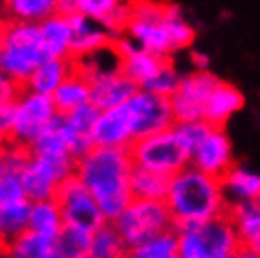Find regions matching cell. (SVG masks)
Masks as SVG:
<instances>
[{"instance_id": "20", "label": "cell", "mask_w": 260, "mask_h": 258, "mask_svg": "<svg viewBox=\"0 0 260 258\" xmlns=\"http://www.w3.org/2000/svg\"><path fill=\"white\" fill-rule=\"evenodd\" d=\"M74 72H76V60L74 58L47 57L32 72V76L26 79L25 87L30 90H36V92L53 94L60 85L64 83V79L70 78Z\"/></svg>"}, {"instance_id": "8", "label": "cell", "mask_w": 260, "mask_h": 258, "mask_svg": "<svg viewBox=\"0 0 260 258\" xmlns=\"http://www.w3.org/2000/svg\"><path fill=\"white\" fill-rule=\"evenodd\" d=\"M130 8H132V17H130L126 34L145 49L164 55V57H172L174 49H172L166 25H164L166 2L130 0Z\"/></svg>"}, {"instance_id": "37", "label": "cell", "mask_w": 260, "mask_h": 258, "mask_svg": "<svg viewBox=\"0 0 260 258\" xmlns=\"http://www.w3.org/2000/svg\"><path fill=\"white\" fill-rule=\"evenodd\" d=\"M100 108H96L92 102H87L83 106H79L76 110L68 111L64 113L66 115V121L70 124L72 128L76 130L78 134H87L91 136L92 132V126L96 123V119L100 117Z\"/></svg>"}, {"instance_id": "32", "label": "cell", "mask_w": 260, "mask_h": 258, "mask_svg": "<svg viewBox=\"0 0 260 258\" xmlns=\"http://www.w3.org/2000/svg\"><path fill=\"white\" fill-rule=\"evenodd\" d=\"M164 25H166V30H168L174 53L189 49L190 45H192L196 30L194 26L187 21V17L183 15L179 6L166 2V8H164Z\"/></svg>"}, {"instance_id": "33", "label": "cell", "mask_w": 260, "mask_h": 258, "mask_svg": "<svg viewBox=\"0 0 260 258\" xmlns=\"http://www.w3.org/2000/svg\"><path fill=\"white\" fill-rule=\"evenodd\" d=\"M134 258H179V234L176 228L164 230L128 252Z\"/></svg>"}, {"instance_id": "35", "label": "cell", "mask_w": 260, "mask_h": 258, "mask_svg": "<svg viewBox=\"0 0 260 258\" xmlns=\"http://www.w3.org/2000/svg\"><path fill=\"white\" fill-rule=\"evenodd\" d=\"M172 128L176 130V134L179 136V140L185 143V147L190 151H194L202 143V140L211 132L213 124L208 123L206 119H196V121H176Z\"/></svg>"}, {"instance_id": "29", "label": "cell", "mask_w": 260, "mask_h": 258, "mask_svg": "<svg viewBox=\"0 0 260 258\" xmlns=\"http://www.w3.org/2000/svg\"><path fill=\"white\" fill-rule=\"evenodd\" d=\"M57 13V0H4L6 19L42 23Z\"/></svg>"}, {"instance_id": "38", "label": "cell", "mask_w": 260, "mask_h": 258, "mask_svg": "<svg viewBox=\"0 0 260 258\" xmlns=\"http://www.w3.org/2000/svg\"><path fill=\"white\" fill-rule=\"evenodd\" d=\"M28 200L19 175H0V206H12Z\"/></svg>"}, {"instance_id": "9", "label": "cell", "mask_w": 260, "mask_h": 258, "mask_svg": "<svg viewBox=\"0 0 260 258\" xmlns=\"http://www.w3.org/2000/svg\"><path fill=\"white\" fill-rule=\"evenodd\" d=\"M55 200L60 207L64 224L79 226L89 232H94L110 220L102 211L96 198L92 196V192L85 187L83 181L76 174L66 177L60 183Z\"/></svg>"}, {"instance_id": "24", "label": "cell", "mask_w": 260, "mask_h": 258, "mask_svg": "<svg viewBox=\"0 0 260 258\" xmlns=\"http://www.w3.org/2000/svg\"><path fill=\"white\" fill-rule=\"evenodd\" d=\"M2 254L12 258H55V239L26 230L2 245Z\"/></svg>"}, {"instance_id": "18", "label": "cell", "mask_w": 260, "mask_h": 258, "mask_svg": "<svg viewBox=\"0 0 260 258\" xmlns=\"http://www.w3.org/2000/svg\"><path fill=\"white\" fill-rule=\"evenodd\" d=\"M140 89V85L121 72L106 74L91 81V102L100 110H110L124 104Z\"/></svg>"}, {"instance_id": "41", "label": "cell", "mask_w": 260, "mask_h": 258, "mask_svg": "<svg viewBox=\"0 0 260 258\" xmlns=\"http://www.w3.org/2000/svg\"><path fill=\"white\" fill-rule=\"evenodd\" d=\"M81 12V0H57V13L70 17Z\"/></svg>"}, {"instance_id": "21", "label": "cell", "mask_w": 260, "mask_h": 258, "mask_svg": "<svg viewBox=\"0 0 260 258\" xmlns=\"http://www.w3.org/2000/svg\"><path fill=\"white\" fill-rule=\"evenodd\" d=\"M243 104H245V96L241 94V90L236 85L219 81V85L209 94L204 119L213 126H224L228 119L243 108Z\"/></svg>"}, {"instance_id": "40", "label": "cell", "mask_w": 260, "mask_h": 258, "mask_svg": "<svg viewBox=\"0 0 260 258\" xmlns=\"http://www.w3.org/2000/svg\"><path fill=\"white\" fill-rule=\"evenodd\" d=\"M25 85H21L19 81L8 78L2 74V79H0V102H12V100H17V96L21 94Z\"/></svg>"}, {"instance_id": "15", "label": "cell", "mask_w": 260, "mask_h": 258, "mask_svg": "<svg viewBox=\"0 0 260 258\" xmlns=\"http://www.w3.org/2000/svg\"><path fill=\"white\" fill-rule=\"evenodd\" d=\"M68 175L55 166L53 162L40 158V156H32L25 172L21 174V181L25 185L26 196L30 202H40V200H51L57 196L60 183L66 179Z\"/></svg>"}, {"instance_id": "12", "label": "cell", "mask_w": 260, "mask_h": 258, "mask_svg": "<svg viewBox=\"0 0 260 258\" xmlns=\"http://www.w3.org/2000/svg\"><path fill=\"white\" fill-rule=\"evenodd\" d=\"M190 166L204 174L222 179L236 166L232 142L224 132V126H213L198 147L190 155Z\"/></svg>"}, {"instance_id": "25", "label": "cell", "mask_w": 260, "mask_h": 258, "mask_svg": "<svg viewBox=\"0 0 260 258\" xmlns=\"http://www.w3.org/2000/svg\"><path fill=\"white\" fill-rule=\"evenodd\" d=\"M51 96L55 100L59 113H68V111L76 110L83 104L91 102V83L76 66V72L70 78L64 79V83L60 85Z\"/></svg>"}, {"instance_id": "36", "label": "cell", "mask_w": 260, "mask_h": 258, "mask_svg": "<svg viewBox=\"0 0 260 258\" xmlns=\"http://www.w3.org/2000/svg\"><path fill=\"white\" fill-rule=\"evenodd\" d=\"M183 76H179V72L176 70V66L172 62V58L166 60V64L156 72V76L143 85L142 89H147L151 92H156V94H162V96H172L176 92L177 85L181 81Z\"/></svg>"}, {"instance_id": "5", "label": "cell", "mask_w": 260, "mask_h": 258, "mask_svg": "<svg viewBox=\"0 0 260 258\" xmlns=\"http://www.w3.org/2000/svg\"><path fill=\"white\" fill-rule=\"evenodd\" d=\"M111 222L123 236L128 252L155 238L156 234L174 228V217L166 200L145 198H132V202L123 209V213Z\"/></svg>"}, {"instance_id": "16", "label": "cell", "mask_w": 260, "mask_h": 258, "mask_svg": "<svg viewBox=\"0 0 260 258\" xmlns=\"http://www.w3.org/2000/svg\"><path fill=\"white\" fill-rule=\"evenodd\" d=\"M68 21H70L72 33H74L70 53L72 58L87 57V55L102 49L106 45H110L115 40L102 23H98L96 19H92L81 12L70 15Z\"/></svg>"}, {"instance_id": "11", "label": "cell", "mask_w": 260, "mask_h": 258, "mask_svg": "<svg viewBox=\"0 0 260 258\" xmlns=\"http://www.w3.org/2000/svg\"><path fill=\"white\" fill-rule=\"evenodd\" d=\"M128 106L132 111V119H134L136 140L143 136L155 134V132L168 130L176 123L170 96H162V94H156V92L140 87L128 100Z\"/></svg>"}, {"instance_id": "2", "label": "cell", "mask_w": 260, "mask_h": 258, "mask_svg": "<svg viewBox=\"0 0 260 258\" xmlns=\"http://www.w3.org/2000/svg\"><path fill=\"white\" fill-rule=\"evenodd\" d=\"M166 204L172 211L174 222L209 220L228 213L222 181L204 174L194 166H187L170 179Z\"/></svg>"}, {"instance_id": "34", "label": "cell", "mask_w": 260, "mask_h": 258, "mask_svg": "<svg viewBox=\"0 0 260 258\" xmlns=\"http://www.w3.org/2000/svg\"><path fill=\"white\" fill-rule=\"evenodd\" d=\"M32 158L30 147L15 145V143H4L2 155H0V175H19L25 172L28 162Z\"/></svg>"}, {"instance_id": "17", "label": "cell", "mask_w": 260, "mask_h": 258, "mask_svg": "<svg viewBox=\"0 0 260 258\" xmlns=\"http://www.w3.org/2000/svg\"><path fill=\"white\" fill-rule=\"evenodd\" d=\"M221 181L228 202V211L236 206L260 209V174L236 164Z\"/></svg>"}, {"instance_id": "10", "label": "cell", "mask_w": 260, "mask_h": 258, "mask_svg": "<svg viewBox=\"0 0 260 258\" xmlns=\"http://www.w3.org/2000/svg\"><path fill=\"white\" fill-rule=\"evenodd\" d=\"M221 79L209 70H196L183 76L176 92L170 96L176 121H196L204 119L209 94Z\"/></svg>"}, {"instance_id": "13", "label": "cell", "mask_w": 260, "mask_h": 258, "mask_svg": "<svg viewBox=\"0 0 260 258\" xmlns=\"http://www.w3.org/2000/svg\"><path fill=\"white\" fill-rule=\"evenodd\" d=\"M91 136L94 145L98 147L130 149V145L136 142V132H134V119L128 100L115 108L100 111Z\"/></svg>"}, {"instance_id": "28", "label": "cell", "mask_w": 260, "mask_h": 258, "mask_svg": "<svg viewBox=\"0 0 260 258\" xmlns=\"http://www.w3.org/2000/svg\"><path fill=\"white\" fill-rule=\"evenodd\" d=\"M62 226H64V219H62L60 207L55 198L32 202V206H30V224H28L30 230L51 239H57Z\"/></svg>"}, {"instance_id": "26", "label": "cell", "mask_w": 260, "mask_h": 258, "mask_svg": "<svg viewBox=\"0 0 260 258\" xmlns=\"http://www.w3.org/2000/svg\"><path fill=\"white\" fill-rule=\"evenodd\" d=\"M168 175H162L153 170L136 166L130 174V190L134 198H145V200H166L170 188Z\"/></svg>"}, {"instance_id": "6", "label": "cell", "mask_w": 260, "mask_h": 258, "mask_svg": "<svg viewBox=\"0 0 260 258\" xmlns=\"http://www.w3.org/2000/svg\"><path fill=\"white\" fill-rule=\"evenodd\" d=\"M128 151L136 166L153 170L168 177H174L190 166V151L185 147L174 128L138 138Z\"/></svg>"}, {"instance_id": "27", "label": "cell", "mask_w": 260, "mask_h": 258, "mask_svg": "<svg viewBox=\"0 0 260 258\" xmlns=\"http://www.w3.org/2000/svg\"><path fill=\"white\" fill-rule=\"evenodd\" d=\"M92 232L79 226L64 224L55 239V258H89Z\"/></svg>"}, {"instance_id": "4", "label": "cell", "mask_w": 260, "mask_h": 258, "mask_svg": "<svg viewBox=\"0 0 260 258\" xmlns=\"http://www.w3.org/2000/svg\"><path fill=\"white\" fill-rule=\"evenodd\" d=\"M40 23L6 19L0 34V70L4 76L26 83L32 72L44 62Z\"/></svg>"}, {"instance_id": "3", "label": "cell", "mask_w": 260, "mask_h": 258, "mask_svg": "<svg viewBox=\"0 0 260 258\" xmlns=\"http://www.w3.org/2000/svg\"><path fill=\"white\" fill-rule=\"evenodd\" d=\"M179 234V258H234L241 247L230 213L209 220L174 222Z\"/></svg>"}, {"instance_id": "39", "label": "cell", "mask_w": 260, "mask_h": 258, "mask_svg": "<svg viewBox=\"0 0 260 258\" xmlns=\"http://www.w3.org/2000/svg\"><path fill=\"white\" fill-rule=\"evenodd\" d=\"M13 121H15V100L0 102V136H2V142L12 132Z\"/></svg>"}, {"instance_id": "30", "label": "cell", "mask_w": 260, "mask_h": 258, "mask_svg": "<svg viewBox=\"0 0 260 258\" xmlns=\"http://www.w3.org/2000/svg\"><path fill=\"white\" fill-rule=\"evenodd\" d=\"M128 256V247L115 224L108 220L92 232L91 256L89 258H123Z\"/></svg>"}, {"instance_id": "42", "label": "cell", "mask_w": 260, "mask_h": 258, "mask_svg": "<svg viewBox=\"0 0 260 258\" xmlns=\"http://www.w3.org/2000/svg\"><path fill=\"white\" fill-rule=\"evenodd\" d=\"M190 57H192V64H194L196 70H208V66H209L208 55L194 51V53H190Z\"/></svg>"}, {"instance_id": "23", "label": "cell", "mask_w": 260, "mask_h": 258, "mask_svg": "<svg viewBox=\"0 0 260 258\" xmlns=\"http://www.w3.org/2000/svg\"><path fill=\"white\" fill-rule=\"evenodd\" d=\"M40 28H42V45H44L46 57H70L74 33H72V25L66 15L55 13L46 21H42Z\"/></svg>"}, {"instance_id": "14", "label": "cell", "mask_w": 260, "mask_h": 258, "mask_svg": "<svg viewBox=\"0 0 260 258\" xmlns=\"http://www.w3.org/2000/svg\"><path fill=\"white\" fill-rule=\"evenodd\" d=\"M115 45L121 53V70H123V74H126L140 87H143L153 76H156V72L166 64V60L172 58L138 45L126 33L115 38Z\"/></svg>"}, {"instance_id": "19", "label": "cell", "mask_w": 260, "mask_h": 258, "mask_svg": "<svg viewBox=\"0 0 260 258\" xmlns=\"http://www.w3.org/2000/svg\"><path fill=\"white\" fill-rule=\"evenodd\" d=\"M81 13L102 23L117 38L128 28L132 8L126 0H81Z\"/></svg>"}, {"instance_id": "7", "label": "cell", "mask_w": 260, "mask_h": 258, "mask_svg": "<svg viewBox=\"0 0 260 258\" xmlns=\"http://www.w3.org/2000/svg\"><path fill=\"white\" fill-rule=\"evenodd\" d=\"M59 110L51 94L36 92L23 87L21 94L15 100V121L13 128L2 143H15L30 147L46 126L57 117Z\"/></svg>"}, {"instance_id": "22", "label": "cell", "mask_w": 260, "mask_h": 258, "mask_svg": "<svg viewBox=\"0 0 260 258\" xmlns=\"http://www.w3.org/2000/svg\"><path fill=\"white\" fill-rule=\"evenodd\" d=\"M240 239V256L260 258V209L247 206H236L230 211Z\"/></svg>"}, {"instance_id": "31", "label": "cell", "mask_w": 260, "mask_h": 258, "mask_svg": "<svg viewBox=\"0 0 260 258\" xmlns=\"http://www.w3.org/2000/svg\"><path fill=\"white\" fill-rule=\"evenodd\" d=\"M30 206H32L30 200L12 204V206H0V241H2V245L28 230Z\"/></svg>"}, {"instance_id": "1", "label": "cell", "mask_w": 260, "mask_h": 258, "mask_svg": "<svg viewBox=\"0 0 260 258\" xmlns=\"http://www.w3.org/2000/svg\"><path fill=\"white\" fill-rule=\"evenodd\" d=\"M134 162L128 149L94 147L78 160L76 175L92 192L102 211L110 220H115L132 202L130 174Z\"/></svg>"}]
</instances>
